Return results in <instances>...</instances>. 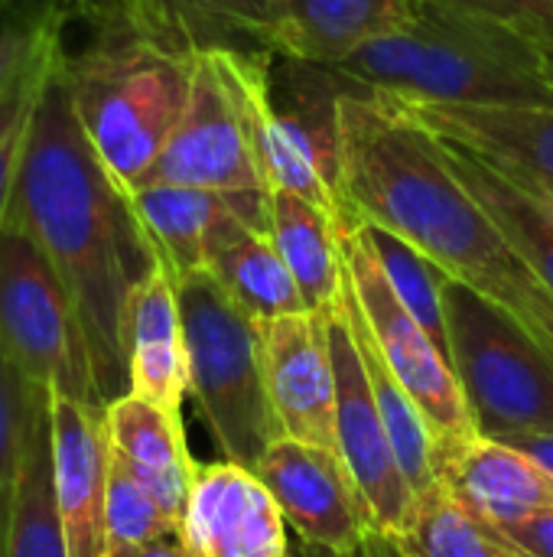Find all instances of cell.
<instances>
[{"mask_svg":"<svg viewBox=\"0 0 553 557\" xmlns=\"http://www.w3.org/2000/svg\"><path fill=\"white\" fill-rule=\"evenodd\" d=\"M55 52L29 124L10 222L20 225L59 271L88 343L101 401L130 392L127 323L137 287L160 264L124 189L88 144Z\"/></svg>","mask_w":553,"mask_h":557,"instance_id":"1","label":"cell"},{"mask_svg":"<svg viewBox=\"0 0 553 557\" xmlns=\"http://www.w3.org/2000/svg\"><path fill=\"white\" fill-rule=\"evenodd\" d=\"M339 196L345 219L401 235L531 330L553 304L551 290L456 176L440 137L401 98L345 85L339 98Z\"/></svg>","mask_w":553,"mask_h":557,"instance_id":"2","label":"cell"},{"mask_svg":"<svg viewBox=\"0 0 553 557\" xmlns=\"http://www.w3.org/2000/svg\"><path fill=\"white\" fill-rule=\"evenodd\" d=\"M336 72L401 101L553 108L538 42L443 0H420L407 23L368 39Z\"/></svg>","mask_w":553,"mask_h":557,"instance_id":"3","label":"cell"},{"mask_svg":"<svg viewBox=\"0 0 553 557\" xmlns=\"http://www.w3.org/2000/svg\"><path fill=\"white\" fill-rule=\"evenodd\" d=\"M91 33L78 52L62 46L59 72L88 144L111 176L134 189L186 111L196 55L117 26Z\"/></svg>","mask_w":553,"mask_h":557,"instance_id":"4","label":"cell"},{"mask_svg":"<svg viewBox=\"0 0 553 557\" xmlns=\"http://www.w3.org/2000/svg\"><path fill=\"white\" fill-rule=\"evenodd\" d=\"M176 297L186 333L189 395L225 460L254 470L261 454L284 437L264 379L261 320L209 268L176 277Z\"/></svg>","mask_w":553,"mask_h":557,"instance_id":"5","label":"cell"},{"mask_svg":"<svg viewBox=\"0 0 553 557\" xmlns=\"http://www.w3.org/2000/svg\"><path fill=\"white\" fill-rule=\"evenodd\" d=\"M450 362L479 437L553 434V349L508 307L447 277Z\"/></svg>","mask_w":553,"mask_h":557,"instance_id":"6","label":"cell"},{"mask_svg":"<svg viewBox=\"0 0 553 557\" xmlns=\"http://www.w3.org/2000/svg\"><path fill=\"white\" fill-rule=\"evenodd\" d=\"M156 183L222 193L244 225L271 235V186L251 147L228 49L196 52L186 111L156 163L140 180V186Z\"/></svg>","mask_w":553,"mask_h":557,"instance_id":"7","label":"cell"},{"mask_svg":"<svg viewBox=\"0 0 553 557\" xmlns=\"http://www.w3.org/2000/svg\"><path fill=\"white\" fill-rule=\"evenodd\" d=\"M0 352L39 388L101 401L75 304L46 251L10 219L0 228Z\"/></svg>","mask_w":553,"mask_h":557,"instance_id":"8","label":"cell"},{"mask_svg":"<svg viewBox=\"0 0 553 557\" xmlns=\"http://www.w3.org/2000/svg\"><path fill=\"white\" fill-rule=\"evenodd\" d=\"M342 258H345L349 281L355 287V297L368 317L372 336L388 369L414 398L417 411L424 414L430 428L433 454H437V476H440V470L469 441L479 437L463 385L453 372V362L440 352L430 333L414 320V313L394 294L372 248L365 222H352V219L342 222Z\"/></svg>","mask_w":553,"mask_h":557,"instance_id":"9","label":"cell"},{"mask_svg":"<svg viewBox=\"0 0 553 557\" xmlns=\"http://www.w3.org/2000/svg\"><path fill=\"white\" fill-rule=\"evenodd\" d=\"M326 336L332 352V372H336V444L339 454L365 496L375 529L388 535H401L414 516V490L398 463L388 424L381 418V408L375 401L372 382L365 375L359 343L352 333V323L345 317L342 300L329 307L326 313Z\"/></svg>","mask_w":553,"mask_h":557,"instance_id":"10","label":"cell"},{"mask_svg":"<svg viewBox=\"0 0 553 557\" xmlns=\"http://www.w3.org/2000/svg\"><path fill=\"white\" fill-rule=\"evenodd\" d=\"M251 473L267 486L297 539L310 545L355 552L375 529L372 509L339 450L277 437Z\"/></svg>","mask_w":553,"mask_h":557,"instance_id":"11","label":"cell"},{"mask_svg":"<svg viewBox=\"0 0 553 557\" xmlns=\"http://www.w3.org/2000/svg\"><path fill=\"white\" fill-rule=\"evenodd\" d=\"M179 539L189 557H293L280 506L231 460L196 463Z\"/></svg>","mask_w":553,"mask_h":557,"instance_id":"12","label":"cell"},{"mask_svg":"<svg viewBox=\"0 0 553 557\" xmlns=\"http://www.w3.org/2000/svg\"><path fill=\"white\" fill-rule=\"evenodd\" d=\"M264 379L284 437L339 450L336 444V372L326 317L303 310L261 320Z\"/></svg>","mask_w":553,"mask_h":557,"instance_id":"13","label":"cell"},{"mask_svg":"<svg viewBox=\"0 0 553 557\" xmlns=\"http://www.w3.org/2000/svg\"><path fill=\"white\" fill-rule=\"evenodd\" d=\"M75 16L95 26L140 33L166 49H267L274 0H72Z\"/></svg>","mask_w":553,"mask_h":557,"instance_id":"14","label":"cell"},{"mask_svg":"<svg viewBox=\"0 0 553 557\" xmlns=\"http://www.w3.org/2000/svg\"><path fill=\"white\" fill-rule=\"evenodd\" d=\"M55 503L68 557H108V467L104 408L49 392Z\"/></svg>","mask_w":553,"mask_h":557,"instance_id":"15","label":"cell"},{"mask_svg":"<svg viewBox=\"0 0 553 557\" xmlns=\"http://www.w3.org/2000/svg\"><path fill=\"white\" fill-rule=\"evenodd\" d=\"M433 134L466 144L553 196V108L404 101Z\"/></svg>","mask_w":553,"mask_h":557,"instance_id":"16","label":"cell"},{"mask_svg":"<svg viewBox=\"0 0 553 557\" xmlns=\"http://www.w3.org/2000/svg\"><path fill=\"white\" fill-rule=\"evenodd\" d=\"M420 0H274L271 52L336 69L414 16Z\"/></svg>","mask_w":553,"mask_h":557,"instance_id":"17","label":"cell"},{"mask_svg":"<svg viewBox=\"0 0 553 557\" xmlns=\"http://www.w3.org/2000/svg\"><path fill=\"white\" fill-rule=\"evenodd\" d=\"M127 375L130 395L183 418L189 392L186 333L176 297V277L160 261L130 300L127 323Z\"/></svg>","mask_w":553,"mask_h":557,"instance_id":"18","label":"cell"},{"mask_svg":"<svg viewBox=\"0 0 553 557\" xmlns=\"http://www.w3.org/2000/svg\"><path fill=\"white\" fill-rule=\"evenodd\" d=\"M440 137V134H437ZM443 153L466 189L492 215L515 255L535 271V277L553 294V196L538 183L492 163L489 157L440 137Z\"/></svg>","mask_w":553,"mask_h":557,"instance_id":"19","label":"cell"},{"mask_svg":"<svg viewBox=\"0 0 553 557\" xmlns=\"http://www.w3.org/2000/svg\"><path fill=\"white\" fill-rule=\"evenodd\" d=\"M104 428L111 450L156 496L163 512L183 529L196 476V460L189 457L183 418H173L169 411L127 392L104 408Z\"/></svg>","mask_w":553,"mask_h":557,"instance_id":"20","label":"cell"},{"mask_svg":"<svg viewBox=\"0 0 553 557\" xmlns=\"http://www.w3.org/2000/svg\"><path fill=\"white\" fill-rule=\"evenodd\" d=\"M440 483L492 525L553 509V473L531 454L476 437L443 470Z\"/></svg>","mask_w":553,"mask_h":557,"instance_id":"21","label":"cell"},{"mask_svg":"<svg viewBox=\"0 0 553 557\" xmlns=\"http://www.w3.org/2000/svg\"><path fill=\"white\" fill-rule=\"evenodd\" d=\"M130 202L156 248V258L173 277L209 268L218 245L244 225L235 206L212 189L156 183L130 189Z\"/></svg>","mask_w":553,"mask_h":557,"instance_id":"22","label":"cell"},{"mask_svg":"<svg viewBox=\"0 0 553 557\" xmlns=\"http://www.w3.org/2000/svg\"><path fill=\"white\" fill-rule=\"evenodd\" d=\"M342 222L303 196L271 189V238L313 313H326L342 294Z\"/></svg>","mask_w":553,"mask_h":557,"instance_id":"23","label":"cell"},{"mask_svg":"<svg viewBox=\"0 0 553 557\" xmlns=\"http://www.w3.org/2000/svg\"><path fill=\"white\" fill-rule=\"evenodd\" d=\"M342 307H345V317L352 323V333H355V343H359V356H362V366H365V375L372 382V392H375V401L381 408V418L388 424V434H391V444H394V454H398V463L414 490V496H424L430 490L440 486V476H437V454H433V437H430V428L424 421V414L417 411L414 398L404 392V385L394 379V372L388 369L375 336H372V326H368V317L355 297V287L349 281V271H345V281H342V294H339Z\"/></svg>","mask_w":553,"mask_h":557,"instance_id":"24","label":"cell"},{"mask_svg":"<svg viewBox=\"0 0 553 557\" xmlns=\"http://www.w3.org/2000/svg\"><path fill=\"white\" fill-rule=\"evenodd\" d=\"M3 557H68L59 503H55L49 392H42L29 421V437H26L7 539H3Z\"/></svg>","mask_w":553,"mask_h":557,"instance_id":"25","label":"cell"},{"mask_svg":"<svg viewBox=\"0 0 553 557\" xmlns=\"http://www.w3.org/2000/svg\"><path fill=\"white\" fill-rule=\"evenodd\" d=\"M209 271L254 320H274L306 310L303 294L267 232L241 225L209 258Z\"/></svg>","mask_w":553,"mask_h":557,"instance_id":"26","label":"cell"},{"mask_svg":"<svg viewBox=\"0 0 553 557\" xmlns=\"http://www.w3.org/2000/svg\"><path fill=\"white\" fill-rule=\"evenodd\" d=\"M394 539L411 557H528L443 483L417 496L407 529Z\"/></svg>","mask_w":553,"mask_h":557,"instance_id":"27","label":"cell"},{"mask_svg":"<svg viewBox=\"0 0 553 557\" xmlns=\"http://www.w3.org/2000/svg\"><path fill=\"white\" fill-rule=\"evenodd\" d=\"M365 228H368L372 248H375L394 294L414 313V320L430 333V339L440 346V352L450 359V326H447V300H443V287H447L450 274L437 261H430L420 248L404 242L401 235L368 225V222H365Z\"/></svg>","mask_w":553,"mask_h":557,"instance_id":"28","label":"cell"},{"mask_svg":"<svg viewBox=\"0 0 553 557\" xmlns=\"http://www.w3.org/2000/svg\"><path fill=\"white\" fill-rule=\"evenodd\" d=\"M72 16V0H10L0 7V98L65 42Z\"/></svg>","mask_w":553,"mask_h":557,"instance_id":"29","label":"cell"},{"mask_svg":"<svg viewBox=\"0 0 553 557\" xmlns=\"http://www.w3.org/2000/svg\"><path fill=\"white\" fill-rule=\"evenodd\" d=\"M179 525L163 512L156 496L130 473V467L111 450L108 467V557L176 539Z\"/></svg>","mask_w":553,"mask_h":557,"instance_id":"30","label":"cell"},{"mask_svg":"<svg viewBox=\"0 0 553 557\" xmlns=\"http://www.w3.org/2000/svg\"><path fill=\"white\" fill-rule=\"evenodd\" d=\"M42 392L33 385L3 352H0V557H3V539L10 522V506L16 493V476L29 437L33 411L42 398Z\"/></svg>","mask_w":553,"mask_h":557,"instance_id":"31","label":"cell"},{"mask_svg":"<svg viewBox=\"0 0 553 557\" xmlns=\"http://www.w3.org/2000/svg\"><path fill=\"white\" fill-rule=\"evenodd\" d=\"M55 52L46 62H39L26 78H20L0 98V228H3V222L10 215V206H13V193H16V176H20V163H23L29 124H33L36 101H39V91H42V82L49 75V65H52Z\"/></svg>","mask_w":553,"mask_h":557,"instance_id":"32","label":"cell"},{"mask_svg":"<svg viewBox=\"0 0 553 557\" xmlns=\"http://www.w3.org/2000/svg\"><path fill=\"white\" fill-rule=\"evenodd\" d=\"M443 3L482 13L521 36H528L541 49L553 46V0H443Z\"/></svg>","mask_w":553,"mask_h":557,"instance_id":"33","label":"cell"},{"mask_svg":"<svg viewBox=\"0 0 553 557\" xmlns=\"http://www.w3.org/2000/svg\"><path fill=\"white\" fill-rule=\"evenodd\" d=\"M495 529L528 557H553V509L515 519V522H502Z\"/></svg>","mask_w":553,"mask_h":557,"instance_id":"34","label":"cell"},{"mask_svg":"<svg viewBox=\"0 0 553 557\" xmlns=\"http://www.w3.org/2000/svg\"><path fill=\"white\" fill-rule=\"evenodd\" d=\"M352 557H411V555L401 548V542H398L394 535H388V532H381V529H372V532L362 539V545L352 552Z\"/></svg>","mask_w":553,"mask_h":557,"instance_id":"35","label":"cell"},{"mask_svg":"<svg viewBox=\"0 0 553 557\" xmlns=\"http://www.w3.org/2000/svg\"><path fill=\"white\" fill-rule=\"evenodd\" d=\"M111 557H189L183 539H163V542H150V545H140V548H130V552H121V555Z\"/></svg>","mask_w":553,"mask_h":557,"instance_id":"36","label":"cell"},{"mask_svg":"<svg viewBox=\"0 0 553 557\" xmlns=\"http://www.w3.org/2000/svg\"><path fill=\"white\" fill-rule=\"evenodd\" d=\"M512 447H518V450H525V454H531L535 460H541L548 470L553 473V434H538V437H518V441H512Z\"/></svg>","mask_w":553,"mask_h":557,"instance_id":"37","label":"cell"},{"mask_svg":"<svg viewBox=\"0 0 553 557\" xmlns=\"http://www.w3.org/2000/svg\"><path fill=\"white\" fill-rule=\"evenodd\" d=\"M293 557H352V552H329V548H319V545H310L303 539L293 542Z\"/></svg>","mask_w":553,"mask_h":557,"instance_id":"38","label":"cell"},{"mask_svg":"<svg viewBox=\"0 0 553 557\" xmlns=\"http://www.w3.org/2000/svg\"><path fill=\"white\" fill-rule=\"evenodd\" d=\"M535 333H538V336H541V339H544V343L553 349V304L544 310V313H541V317H538Z\"/></svg>","mask_w":553,"mask_h":557,"instance_id":"39","label":"cell"},{"mask_svg":"<svg viewBox=\"0 0 553 557\" xmlns=\"http://www.w3.org/2000/svg\"><path fill=\"white\" fill-rule=\"evenodd\" d=\"M544 69H548V78H551L553 85V46L551 49H544Z\"/></svg>","mask_w":553,"mask_h":557,"instance_id":"40","label":"cell"},{"mask_svg":"<svg viewBox=\"0 0 553 557\" xmlns=\"http://www.w3.org/2000/svg\"><path fill=\"white\" fill-rule=\"evenodd\" d=\"M3 3H10V0H0V7H3Z\"/></svg>","mask_w":553,"mask_h":557,"instance_id":"41","label":"cell"}]
</instances>
